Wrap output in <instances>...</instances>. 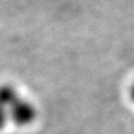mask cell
Masks as SVG:
<instances>
[{
  "mask_svg": "<svg viewBox=\"0 0 134 134\" xmlns=\"http://www.w3.org/2000/svg\"><path fill=\"white\" fill-rule=\"evenodd\" d=\"M9 117L17 126H28L37 119V107L32 102L21 96L9 108Z\"/></svg>",
  "mask_w": 134,
  "mask_h": 134,
  "instance_id": "obj_1",
  "label": "cell"
},
{
  "mask_svg": "<svg viewBox=\"0 0 134 134\" xmlns=\"http://www.w3.org/2000/svg\"><path fill=\"white\" fill-rule=\"evenodd\" d=\"M21 95L18 90L11 84H1L0 85V105L7 107L8 110L18 100Z\"/></svg>",
  "mask_w": 134,
  "mask_h": 134,
  "instance_id": "obj_2",
  "label": "cell"
},
{
  "mask_svg": "<svg viewBox=\"0 0 134 134\" xmlns=\"http://www.w3.org/2000/svg\"><path fill=\"white\" fill-rule=\"evenodd\" d=\"M9 110L7 107L0 105V130H2L6 125L9 123Z\"/></svg>",
  "mask_w": 134,
  "mask_h": 134,
  "instance_id": "obj_3",
  "label": "cell"
}]
</instances>
